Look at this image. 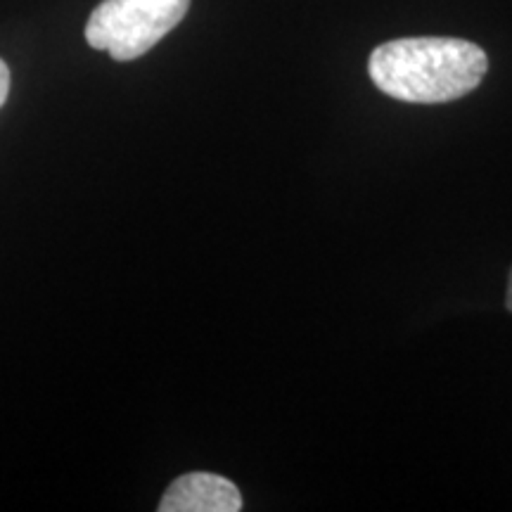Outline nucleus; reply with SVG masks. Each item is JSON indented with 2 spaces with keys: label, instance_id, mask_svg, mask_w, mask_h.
<instances>
[{
  "label": "nucleus",
  "instance_id": "1",
  "mask_svg": "<svg viewBox=\"0 0 512 512\" xmlns=\"http://www.w3.org/2000/svg\"><path fill=\"white\" fill-rule=\"evenodd\" d=\"M489 57L463 38H399L382 43L368 62L382 93L413 105H441L472 93L482 83Z\"/></svg>",
  "mask_w": 512,
  "mask_h": 512
},
{
  "label": "nucleus",
  "instance_id": "2",
  "mask_svg": "<svg viewBox=\"0 0 512 512\" xmlns=\"http://www.w3.org/2000/svg\"><path fill=\"white\" fill-rule=\"evenodd\" d=\"M190 0H105L86 24V41L117 62H131L157 46L188 15Z\"/></svg>",
  "mask_w": 512,
  "mask_h": 512
},
{
  "label": "nucleus",
  "instance_id": "3",
  "mask_svg": "<svg viewBox=\"0 0 512 512\" xmlns=\"http://www.w3.org/2000/svg\"><path fill=\"white\" fill-rule=\"evenodd\" d=\"M159 512H238L242 496L230 479L211 472H190L166 489Z\"/></svg>",
  "mask_w": 512,
  "mask_h": 512
},
{
  "label": "nucleus",
  "instance_id": "4",
  "mask_svg": "<svg viewBox=\"0 0 512 512\" xmlns=\"http://www.w3.org/2000/svg\"><path fill=\"white\" fill-rule=\"evenodd\" d=\"M8 93H10V69L8 64L0 60V107H3L5 100H8Z\"/></svg>",
  "mask_w": 512,
  "mask_h": 512
},
{
  "label": "nucleus",
  "instance_id": "5",
  "mask_svg": "<svg viewBox=\"0 0 512 512\" xmlns=\"http://www.w3.org/2000/svg\"><path fill=\"white\" fill-rule=\"evenodd\" d=\"M505 306L512 313V271H510V280H508V297H505Z\"/></svg>",
  "mask_w": 512,
  "mask_h": 512
}]
</instances>
